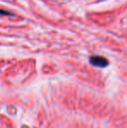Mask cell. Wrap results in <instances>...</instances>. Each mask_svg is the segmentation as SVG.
I'll use <instances>...</instances> for the list:
<instances>
[{"mask_svg": "<svg viewBox=\"0 0 127 128\" xmlns=\"http://www.w3.org/2000/svg\"><path fill=\"white\" fill-rule=\"evenodd\" d=\"M11 15H12L11 12L0 9V17H2V16H11Z\"/></svg>", "mask_w": 127, "mask_h": 128, "instance_id": "obj_2", "label": "cell"}, {"mask_svg": "<svg viewBox=\"0 0 127 128\" xmlns=\"http://www.w3.org/2000/svg\"><path fill=\"white\" fill-rule=\"evenodd\" d=\"M90 63L94 66L97 67H105V66H108L109 62L107 60V58H105L103 56H92L90 58Z\"/></svg>", "mask_w": 127, "mask_h": 128, "instance_id": "obj_1", "label": "cell"}]
</instances>
